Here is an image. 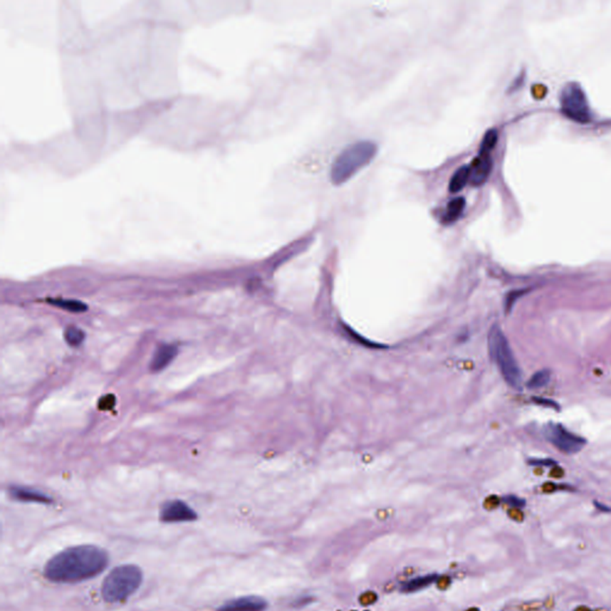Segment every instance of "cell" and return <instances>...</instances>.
<instances>
[{"label": "cell", "instance_id": "cell-1", "mask_svg": "<svg viewBox=\"0 0 611 611\" xmlns=\"http://www.w3.org/2000/svg\"><path fill=\"white\" fill-rule=\"evenodd\" d=\"M109 554L95 545L63 549L48 560L43 568L46 579L60 584H73L95 578L107 568Z\"/></svg>", "mask_w": 611, "mask_h": 611}, {"label": "cell", "instance_id": "cell-2", "mask_svg": "<svg viewBox=\"0 0 611 611\" xmlns=\"http://www.w3.org/2000/svg\"><path fill=\"white\" fill-rule=\"evenodd\" d=\"M377 153L374 141H356L348 145L332 162L330 178L335 185H342L369 165Z\"/></svg>", "mask_w": 611, "mask_h": 611}, {"label": "cell", "instance_id": "cell-3", "mask_svg": "<svg viewBox=\"0 0 611 611\" xmlns=\"http://www.w3.org/2000/svg\"><path fill=\"white\" fill-rule=\"evenodd\" d=\"M141 568L133 563L115 567L102 584V596L108 603H123L142 584Z\"/></svg>", "mask_w": 611, "mask_h": 611}, {"label": "cell", "instance_id": "cell-4", "mask_svg": "<svg viewBox=\"0 0 611 611\" xmlns=\"http://www.w3.org/2000/svg\"><path fill=\"white\" fill-rule=\"evenodd\" d=\"M489 348L491 357L496 362L505 381L513 388H518L522 383V372L512 352L511 346L499 326L491 328Z\"/></svg>", "mask_w": 611, "mask_h": 611}, {"label": "cell", "instance_id": "cell-5", "mask_svg": "<svg viewBox=\"0 0 611 611\" xmlns=\"http://www.w3.org/2000/svg\"><path fill=\"white\" fill-rule=\"evenodd\" d=\"M563 114L578 123H588L591 120V110L585 93L580 85L570 83L563 88L560 96Z\"/></svg>", "mask_w": 611, "mask_h": 611}, {"label": "cell", "instance_id": "cell-6", "mask_svg": "<svg viewBox=\"0 0 611 611\" xmlns=\"http://www.w3.org/2000/svg\"><path fill=\"white\" fill-rule=\"evenodd\" d=\"M545 436L553 446L566 454H575L585 446V439L573 434L560 424H548L545 427Z\"/></svg>", "mask_w": 611, "mask_h": 611}, {"label": "cell", "instance_id": "cell-7", "mask_svg": "<svg viewBox=\"0 0 611 611\" xmlns=\"http://www.w3.org/2000/svg\"><path fill=\"white\" fill-rule=\"evenodd\" d=\"M159 518L164 523L194 522L199 516L185 501L176 499L162 505Z\"/></svg>", "mask_w": 611, "mask_h": 611}, {"label": "cell", "instance_id": "cell-8", "mask_svg": "<svg viewBox=\"0 0 611 611\" xmlns=\"http://www.w3.org/2000/svg\"><path fill=\"white\" fill-rule=\"evenodd\" d=\"M268 607L269 604L261 597L244 596L227 600L216 611H266Z\"/></svg>", "mask_w": 611, "mask_h": 611}, {"label": "cell", "instance_id": "cell-9", "mask_svg": "<svg viewBox=\"0 0 611 611\" xmlns=\"http://www.w3.org/2000/svg\"><path fill=\"white\" fill-rule=\"evenodd\" d=\"M492 169V159L490 155L480 153L471 165V182L475 187L484 184L490 176Z\"/></svg>", "mask_w": 611, "mask_h": 611}, {"label": "cell", "instance_id": "cell-10", "mask_svg": "<svg viewBox=\"0 0 611 611\" xmlns=\"http://www.w3.org/2000/svg\"><path fill=\"white\" fill-rule=\"evenodd\" d=\"M178 354V346L174 344H160L157 348L153 357H152L150 369L151 372H162L171 362L176 358Z\"/></svg>", "mask_w": 611, "mask_h": 611}, {"label": "cell", "instance_id": "cell-11", "mask_svg": "<svg viewBox=\"0 0 611 611\" xmlns=\"http://www.w3.org/2000/svg\"><path fill=\"white\" fill-rule=\"evenodd\" d=\"M10 494L16 501L24 503H38V504H49L52 499L41 491L33 490L30 487L14 486L10 489Z\"/></svg>", "mask_w": 611, "mask_h": 611}, {"label": "cell", "instance_id": "cell-12", "mask_svg": "<svg viewBox=\"0 0 611 611\" xmlns=\"http://www.w3.org/2000/svg\"><path fill=\"white\" fill-rule=\"evenodd\" d=\"M439 575L436 573H430V575H418L414 578L409 579L407 582L402 583L400 586V591L402 593H414L419 592L422 590L427 589L430 586L434 585L439 582Z\"/></svg>", "mask_w": 611, "mask_h": 611}, {"label": "cell", "instance_id": "cell-13", "mask_svg": "<svg viewBox=\"0 0 611 611\" xmlns=\"http://www.w3.org/2000/svg\"><path fill=\"white\" fill-rule=\"evenodd\" d=\"M48 302L51 305L59 307L61 310H68L72 313H84L88 310V305H85L84 302L79 300H72V298H48Z\"/></svg>", "mask_w": 611, "mask_h": 611}, {"label": "cell", "instance_id": "cell-14", "mask_svg": "<svg viewBox=\"0 0 611 611\" xmlns=\"http://www.w3.org/2000/svg\"><path fill=\"white\" fill-rule=\"evenodd\" d=\"M469 179H471V166H461L460 169H456V172L454 173L453 177L450 179V192H461Z\"/></svg>", "mask_w": 611, "mask_h": 611}, {"label": "cell", "instance_id": "cell-15", "mask_svg": "<svg viewBox=\"0 0 611 611\" xmlns=\"http://www.w3.org/2000/svg\"><path fill=\"white\" fill-rule=\"evenodd\" d=\"M464 197H457L454 199L446 207V215L443 217L444 222H453L456 220L457 217L460 216L462 210H464Z\"/></svg>", "mask_w": 611, "mask_h": 611}, {"label": "cell", "instance_id": "cell-16", "mask_svg": "<svg viewBox=\"0 0 611 611\" xmlns=\"http://www.w3.org/2000/svg\"><path fill=\"white\" fill-rule=\"evenodd\" d=\"M550 372L548 369H542L540 372H535L534 375L531 376V380L528 381V387L531 390H538L542 387H545L550 381Z\"/></svg>", "mask_w": 611, "mask_h": 611}, {"label": "cell", "instance_id": "cell-17", "mask_svg": "<svg viewBox=\"0 0 611 611\" xmlns=\"http://www.w3.org/2000/svg\"><path fill=\"white\" fill-rule=\"evenodd\" d=\"M84 339L85 333L84 331H81L80 328H75V326H70V328H67L65 330V340L72 348L80 346L83 342H84Z\"/></svg>", "mask_w": 611, "mask_h": 611}, {"label": "cell", "instance_id": "cell-18", "mask_svg": "<svg viewBox=\"0 0 611 611\" xmlns=\"http://www.w3.org/2000/svg\"><path fill=\"white\" fill-rule=\"evenodd\" d=\"M498 133L496 129H490L487 130L483 141H481V147H480V153L490 155L491 151L494 150V146L497 144Z\"/></svg>", "mask_w": 611, "mask_h": 611}, {"label": "cell", "instance_id": "cell-19", "mask_svg": "<svg viewBox=\"0 0 611 611\" xmlns=\"http://www.w3.org/2000/svg\"><path fill=\"white\" fill-rule=\"evenodd\" d=\"M504 501L506 504L510 505L511 508H523L526 506V501H523L521 498L515 497V496H508V497L505 498Z\"/></svg>", "mask_w": 611, "mask_h": 611}, {"label": "cell", "instance_id": "cell-20", "mask_svg": "<svg viewBox=\"0 0 611 611\" xmlns=\"http://www.w3.org/2000/svg\"><path fill=\"white\" fill-rule=\"evenodd\" d=\"M531 464H534V466H553V464H555V462H553L550 460H531Z\"/></svg>", "mask_w": 611, "mask_h": 611}, {"label": "cell", "instance_id": "cell-21", "mask_svg": "<svg viewBox=\"0 0 611 611\" xmlns=\"http://www.w3.org/2000/svg\"><path fill=\"white\" fill-rule=\"evenodd\" d=\"M595 506H596L597 510H600V511L602 512H605V513H607V512H611L610 508H607V505L600 504V503H598V501H595Z\"/></svg>", "mask_w": 611, "mask_h": 611}]
</instances>
